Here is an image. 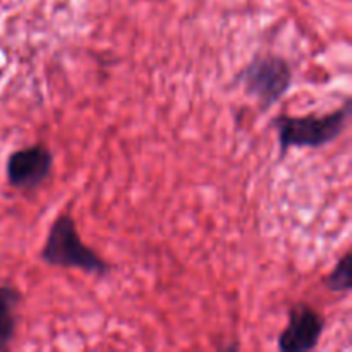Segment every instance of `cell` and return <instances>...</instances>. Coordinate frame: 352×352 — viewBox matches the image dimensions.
Segmentation results:
<instances>
[{"label":"cell","instance_id":"cell-1","mask_svg":"<svg viewBox=\"0 0 352 352\" xmlns=\"http://www.w3.org/2000/svg\"><path fill=\"white\" fill-rule=\"evenodd\" d=\"M351 117V102L347 100L339 110L325 116H278L272 126L277 131L280 158L287 155L291 148H322L333 143L346 129Z\"/></svg>","mask_w":352,"mask_h":352},{"label":"cell","instance_id":"cell-2","mask_svg":"<svg viewBox=\"0 0 352 352\" xmlns=\"http://www.w3.org/2000/svg\"><path fill=\"white\" fill-rule=\"evenodd\" d=\"M40 258L43 263L58 268H78L93 275H109L110 265L82 243L74 219L62 213L50 226Z\"/></svg>","mask_w":352,"mask_h":352},{"label":"cell","instance_id":"cell-3","mask_svg":"<svg viewBox=\"0 0 352 352\" xmlns=\"http://www.w3.org/2000/svg\"><path fill=\"white\" fill-rule=\"evenodd\" d=\"M248 95L260 102L261 109L275 105L292 85V69L278 55H258L237 76Z\"/></svg>","mask_w":352,"mask_h":352},{"label":"cell","instance_id":"cell-4","mask_svg":"<svg viewBox=\"0 0 352 352\" xmlns=\"http://www.w3.org/2000/svg\"><path fill=\"white\" fill-rule=\"evenodd\" d=\"M54 153L45 144H31L14 151L7 160V181L12 188L33 191L50 177Z\"/></svg>","mask_w":352,"mask_h":352},{"label":"cell","instance_id":"cell-5","mask_svg":"<svg viewBox=\"0 0 352 352\" xmlns=\"http://www.w3.org/2000/svg\"><path fill=\"white\" fill-rule=\"evenodd\" d=\"M325 330V318L306 302L289 309V323L277 340L282 352H308L316 349Z\"/></svg>","mask_w":352,"mask_h":352},{"label":"cell","instance_id":"cell-6","mask_svg":"<svg viewBox=\"0 0 352 352\" xmlns=\"http://www.w3.org/2000/svg\"><path fill=\"white\" fill-rule=\"evenodd\" d=\"M21 299V292L12 285H0V351H6L14 340Z\"/></svg>","mask_w":352,"mask_h":352},{"label":"cell","instance_id":"cell-7","mask_svg":"<svg viewBox=\"0 0 352 352\" xmlns=\"http://www.w3.org/2000/svg\"><path fill=\"white\" fill-rule=\"evenodd\" d=\"M352 253L347 251L339 263L333 267L329 277L323 278V285L332 292H349L352 287Z\"/></svg>","mask_w":352,"mask_h":352}]
</instances>
